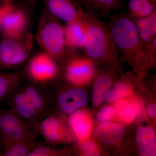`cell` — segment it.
Instances as JSON below:
<instances>
[{
    "label": "cell",
    "mask_w": 156,
    "mask_h": 156,
    "mask_svg": "<svg viewBox=\"0 0 156 156\" xmlns=\"http://www.w3.org/2000/svg\"><path fill=\"white\" fill-rule=\"evenodd\" d=\"M25 77L24 71L0 72V103L7 101L12 93L20 87Z\"/></svg>",
    "instance_id": "20"
},
{
    "label": "cell",
    "mask_w": 156,
    "mask_h": 156,
    "mask_svg": "<svg viewBox=\"0 0 156 156\" xmlns=\"http://www.w3.org/2000/svg\"><path fill=\"white\" fill-rule=\"evenodd\" d=\"M64 89L50 94L54 112L68 116L77 110L83 108L88 102L87 92L82 87L66 85Z\"/></svg>",
    "instance_id": "9"
},
{
    "label": "cell",
    "mask_w": 156,
    "mask_h": 156,
    "mask_svg": "<svg viewBox=\"0 0 156 156\" xmlns=\"http://www.w3.org/2000/svg\"><path fill=\"white\" fill-rule=\"evenodd\" d=\"M30 9L22 5L15 6L12 4L3 17L0 31L2 35L10 37H18L30 32Z\"/></svg>",
    "instance_id": "10"
},
{
    "label": "cell",
    "mask_w": 156,
    "mask_h": 156,
    "mask_svg": "<svg viewBox=\"0 0 156 156\" xmlns=\"http://www.w3.org/2000/svg\"><path fill=\"white\" fill-rule=\"evenodd\" d=\"M71 153L70 149H58L50 146L37 144L28 156H68Z\"/></svg>",
    "instance_id": "26"
},
{
    "label": "cell",
    "mask_w": 156,
    "mask_h": 156,
    "mask_svg": "<svg viewBox=\"0 0 156 156\" xmlns=\"http://www.w3.org/2000/svg\"><path fill=\"white\" fill-rule=\"evenodd\" d=\"M21 88L36 109L41 120L52 113V101L47 85L29 81Z\"/></svg>",
    "instance_id": "14"
},
{
    "label": "cell",
    "mask_w": 156,
    "mask_h": 156,
    "mask_svg": "<svg viewBox=\"0 0 156 156\" xmlns=\"http://www.w3.org/2000/svg\"><path fill=\"white\" fill-rule=\"evenodd\" d=\"M135 137L140 156L156 155V135L153 128L149 126L138 127Z\"/></svg>",
    "instance_id": "19"
},
{
    "label": "cell",
    "mask_w": 156,
    "mask_h": 156,
    "mask_svg": "<svg viewBox=\"0 0 156 156\" xmlns=\"http://www.w3.org/2000/svg\"><path fill=\"white\" fill-rule=\"evenodd\" d=\"M38 132L46 143L52 145L76 141L69 126L67 116L55 112L51 113L40 121Z\"/></svg>",
    "instance_id": "8"
},
{
    "label": "cell",
    "mask_w": 156,
    "mask_h": 156,
    "mask_svg": "<svg viewBox=\"0 0 156 156\" xmlns=\"http://www.w3.org/2000/svg\"><path fill=\"white\" fill-rule=\"evenodd\" d=\"M75 151L80 156H98L101 154L100 148L97 144L88 139L78 142L75 148Z\"/></svg>",
    "instance_id": "27"
},
{
    "label": "cell",
    "mask_w": 156,
    "mask_h": 156,
    "mask_svg": "<svg viewBox=\"0 0 156 156\" xmlns=\"http://www.w3.org/2000/svg\"><path fill=\"white\" fill-rule=\"evenodd\" d=\"M147 112L148 116L153 120H155L156 117V105L155 104L151 103L147 106Z\"/></svg>",
    "instance_id": "30"
},
{
    "label": "cell",
    "mask_w": 156,
    "mask_h": 156,
    "mask_svg": "<svg viewBox=\"0 0 156 156\" xmlns=\"http://www.w3.org/2000/svg\"><path fill=\"white\" fill-rule=\"evenodd\" d=\"M156 11V5L148 0H128L126 10L124 11L131 20L149 16Z\"/></svg>",
    "instance_id": "24"
},
{
    "label": "cell",
    "mask_w": 156,
    "mask_h": 156,
    "mask_svg": "<svg viewBox=\"0 0 156 156\" xmlns=\"http://www.w3.org/2000/svg\"><path fill=\"white\" fill-rule=\"evenodd\" d=\"M85 12L98 19L107 18L123 9L126 0H79Z\"/></svg>",
    "instance_id": "15"
},
{
    "label": "cell",
    "mask_w": 156,
    "mask_h": 156,
    "mask_svg": "<svg viewBox=\"0 0 156 156\" xmlns=\"http://www.w3.org/2000/svg\"><path fill=\"white\" fill-rule=\"evenodd\" d=\"M7 1V0H0V2H4V1Z\"/></svg>",
    "instance_id": "33"
},
{
    "label": "cell",
    "mask_w": 156,
    "mask_h": 156,
    "mask_svg": "<svg viewBox=\"0 0 156 156\" xmlns=\"http://www.w3.org/2000/svg\"><path fill=\"white\" fill-rule=\"evenodd\" d=\"M115 115L114 108L110 105L103 107L98 113L97 120L99 123L110 122Z\"/></svg>",
    "instance_id": "28"
},
{
    "label": "cell",
    "mask_w": 156,
    "mask_h": 156,
    "mask_svg": "<svg viewBox=\"0 0 156 156\" xmlns=\"http://www.w3.org/2000/svg\"><path fill=\"white\" fill-rule=\"evenodd\" d=\"M148 1H149L151 2L154 5H156V0H148Z\"/></svg>",
    "instance_id": "32"
},
{
    "label": "cell",
    "mask_w": 156,
    "mask_h": 156,
    "mask_svg": "<svg viewBox=\"0 0 156 156\" xmlns=\"http://www.w3.org/2000/svg\"><path fill=\"white\" fill-rule=\"evenodd\" d=\"M64 30L67 44L74 50H83L85 32L83 18L67 23Z\"/></svg>",
    "instance_id": "21"
},
{
    "label": "cell",
    "mask_w": 156,
    "mask_h": 156,
    "mask_svg": "<svg viewBox=\"0 0 156 156\" xmlns=\"http://www.w3.org/2000/svg\"><path fill=\"white\" fill-rule=\"evenodd\" d=\"M34 38L43 51L53 57L61 66L78 52L67 44L64 26L44 10L39 17Z\"/></svg>",
    "instance_id": "3"
},
{
    "label": "cell",
    "mask_w": 156,
    "mask_h": 156,
    "mask_svg": "<svg viewBox=\"0 0 156 156\" xmlns=\"http://www.w3.org/2000/svg\"><path fill=\"white\" fill-rule=\"evenodd\" d=\"M115 114L124 124L130 125L136 119L140 112V107L135 101L122 98L116 101Z\"/></svg>",
    "instance_id": "23"
},
{
    "label": "cell",
    "mask_w": 156,
    "mask_h": 156,
    "mask_svg": "<svg viewBox=\"0 0 156 156\" xmlns=\"http://www.w3.org/2000/svg\"><path fill=\"white\" fill-rule=\"evenodd\" d=\"M33 143L25 141H15L3 147V156H28L29 154L36 145Z\"/></svg>",
    "instance_id": "25"
},
{
    "label": "cell",
    "mask_w": 156,
    "mask_h": 156,
    "mask_svg": "<svg viewBox=\"0 0 156 156\" xmlns=\"http://www.w3.org/2000/svg\"><path fill=\"white\" fill-rule=\"evenodd\" d=\"M42 0H20L22 5L31 10L35 5Z\"/></svg>",
    "instance_id": "31"
},
{
    "label": "cell",
    "mask_w": 156,
    "mask_h": 156,
    "mask_svg": "<svg viewBox=\"0 0 156 156\" xmlns=\"http://www.w3.org/2000/svg\"><path fill=\"white\" fill-rule=\"evenodd\" d=\"M61 69L58 62L43 51L28 58L24 73L29 81L48 85L58 79Z\"/></svg>",
    "instance_id": "7"
},
{
    "label": "cell",
    "mask_w": 156,
    "mask_h": 156,
    "mask_svg": "<svg viewBox=\"0 0 156 156\" xmlns=\"http://www.w3.org/2000/svg\"><path fill=\"white\" fill-rule=\"evenodd\" d=\"M34 39L30 32L18 37L2 35L0 38V72L23 65L32 51Z\"/></svg>",
    "instance_id": "4"
},
{
    "label": "cell",
    "mask_w": 156,
    "mask_h": 156,
    "mask_svg": "<svg viewBox=\"0 0 156 156\" xmlns=\"http://www.w3.org/2000/svg\"><path fill=\"white\" fill-rule=\"evenodd\" d=\"M122 74L121 70L114 68L97 66L92 90V103L93 106H99L102 103L105 92Z\"/></svg>",
    "instance_id": "13"
},
{
    "label": "cell",
    "mask_w": 156,
    "mask_h": 156,
    "mask_svg": "<svg viewBox=\"0 0 156 156\" xmlns=\"http://www.w3.org/2000/svg\"><path fill=\"white\" fill-rule=\"evenodd\" d=\"M37 134L27 122L10 109L0 108V143L3 147L15 141L36 142Z\"/></svg>",
    "instance_id": "5"
},
{
    "label": "cell",
    "mask_w": 156,
    "mask_h": 156,
    "mask_svg": "<svg viewBox=\"0 0 156 156\" xmlns=\"http://www.w3.org/2000/svg\"><path fill=\"white\" fill-rule=\"evenodd\" d=\"M0 156H2V153L1 152V151H0Z\"/></svg>",
    "instance_id": "34"
},
{
    "label": "cell",
    "mask_w": 156,
    "mask_h": 156,
    "mask_svg": "<svg viewBox=\"0 0 156 156\" xmlns=\"http://www.w3.org/2000/svg\"><path fill=\"white\" fill-rule=\"evenodd\" d=\"M69 126L78 142L89 139L92 131V122L89 113L83 108L67 116Z\"/></svg>",
    "instance_id": "16"
},
{
    "label": "cell",
    "mask_w": 156,
    "mask_h": 156,
    "mask_svg": "<svg viewBox=\"0 0 156 156\" xmlns=\"http://www.w3.org/2000/svg\"><path fill=\"white\" fill-rule=\"evenodd\" d=\"M137 77L131 73L126 75L122 74L114 85L105 92L104 101L107 103H112L130 96L132 92V82Z\"/></svg>",
    "instance_id": "18"
},
{
    "label": "cell",
    "mask_w": 156,
    "mask_h": 156,
    "mask_svg": "<svg viewBox=\"0 0 156 156\" xmlns=\"http://www.w3.org/2000/svg\"><path fill=\"white\" fill-rule=\"evenodd\" d=\"M7 101L9 109L30 125L37 135L40 115L21 87L13 92Z\"/></svg>",
    "instance_id": "12"
},
{
    "label": "cell",
    "mask_w": 156,
    "mask_h": 156,
    "mask_svg": "<svg viewBox=\"0 0 156 156\" xmlns=\"http://www.w3.org/2000/svg\"><path fill=\"white\" fill-rule=\"evenodd\" d=\"M132 20L144 48L156 38V11L147 17Z\"/></svg>",
    "instance_id": "22"
},
{
    "label": "cell",
    "mask_w": 156,
    "mask_h": 156,
    "mask_svg": "<svg viewBox=\"0 0 156 156\" xmlns=\"http://www.w3.org/2000/svg\"><path fill=\"white\" fill-rule=\"evenodd\" d=\"M14 0H7L0 2V24L7 11L13 3Z\"/></svg>",
    "instance_id": "29"
},
{
    "label": "cell",
    "mask_w": 156,
    "mask_h": 156,
    "mask_svg": "<svg viewBox=\"0 0 156 156\" xmlns=\"http://www.w3.org/2000/svg\"><path fill=\"white\" fill-rule=\"evenodd\" d=\"M84 55L97 66L120 70L119 58L106 23L84 12Z\"/></svg>",
    "instance_id": "2"
},
{
    "label": "cell",
    "mask_w": 156,
    "mask_h": 156,
    "mask_svg": "<svg viewBox=\"0 0 156 156\" xmlns=\"http://www.w3.org/2000/svg\"><path fill=\"white\" fill-rule=\"evenodd\" d=\"M107 24L118 55L128 62L140 80L148 71L144 54V47L132 20L123 11L109 16Z\"/></svg>",
    "instance_id": "1"
},
{
    "label": "cell",
    "mask_w": 156,
    "mask_h": 156,
    "mask_svg": "<svg viewBox=\"0 0 156 156\" xmlns=\"http://www.w3.org/2000/svg\"><path fill=\"white\" fill-rule=\"evenodd\" d=\"M43 10L58 20L69 23L83 18L85 11L79 0H42Z\"/></svg>",
    "instance_id": "11"
},
{
    "label": "cell",
    "mask_w": 156,
    "mask_h": 156,
    "mask_svg": "<svg viewBox=\"0 0 156 156\" xmlns=\"http://www.w3.org/2000/svg\"><path fill=\"white\" fill-rule=\"evenodd\" d=\"M126 125L110 122L100 123L95 134L98 139L104 144L112 145L119 142L126 132Z\"/></svg>",
    "instance_id": "17"
},
{
    "label": "cell",
    "mask_w": 156,
    "mask_h": 156,
    "mask_svg": "<svg viewBox=\"0 0 156 156\" xmlns=\"http://www.w3.org/2000/svg\"><path fill=\"white\" fill-rule=\"evenodd\" d=\"M97 65L85 55L77 53L61 66L59 78L66 85L82 87L94 80Z\"/></svg>",
    "instance_id": "6"
}]
</instances>
